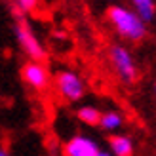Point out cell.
<instances>
[{
	"label": "cell",
	"instance_id": "1",
	"mask_svg": "<svg viewBox=\"0 0 156 156\" xmlns=\"http://www.w3.org/2000/svg\"><path fill=\"white\" fill-rule=\"evenodd\" d=\"M107 17L114 25V29L131 42H139L147 34L145 21L139 17V13H133L124 6H111L107 10Z\"/></svg>",
	"mask_w": 156,
	"mask_h": 156
},
{
	"label": "cell",
	"instance_id": "2",
	"mask_svg": "<svg viewBox=\"0 0 156 156\" xmlns=\"http://www.w3.org/2000/svg\"><path fill=\"white\" fill-rule=\"evenodd\" d=\"M111 63L114 67V71L118 73V76L122 78L126 84H133L137 80V67H135V61L131 57V53L122 48V46H112L111 51Z\"/></svg>",
	"mask_w": 156,
	"mask_h": 156
},
{
	"label": "cell",
	"instance_id": "3",
	"mask_svg": "<svg viewBox=\"0 0 156 156\" xmlns=\"http://www.w3.org/2000/svg\"><path fill=\"white\" fill-rule=\"evenodd\" d=\"M15 34H17L19 46L23 48V51L30 57V61H36V63H42L46 59V51L42 48V44L38 42V38L34 36V33L30 30V27L27 25V21L23 19L15 25Z\"/></svg>",
	"mask_w": 156,
	"mask_h": 156
},
{
	"label": "cell",
	"instance_id": "4",
	"mask_svg": "<svg viewBox=\"0 0 156 156\" xmlns=\"http://www.w3.org/2000/svg\"><path fill=\"white\" fill-rule=\"evenodd\" d=\"M57 91L61 97H65L67 101H78L84 95V84L80 80V76L71 73V71H61L55 78Z\"/></svg>",
	"mask_w": 156,
	"mask_h": 156
},
{
	"label": "cell",
	"instance_id": "5",
	"mask_svg": "<svg viewBox=\"0 0 156 156\" xmlns=\"http://www.w3.org/2000/svg\"><path fill=\"white\" fill-rule=\"evenodd\" d=\"M21 76L29 86H33L34 90H44L50 82V74L48 69L42 63H36V61H30L25 67L21 69Z\"/></svg>",
	"mask_w": 156,
	"mask_h": 156
},
{
	"label": "cell",
	"instance_id": "6",
	"mask_svg": "<svg viewBox=\"0 0 156 156\" xmlns=\"http://www.w3.org/2000/svg\"><path fill=\"white\" fill-rule=\"evenodd\" d=\"M97 152H99L97 145L93 143L91 139L82 137V135L73 137L65 147V154L67 156H97Z\"/></svg>",
	"mask_w": 156,
	"mask_h": 156
},
{
	"label": "cell",
	"instance_id": "7",
	"mask_svg": "<svg viewBox=\"0 0 156 156\" xmlns=\"http://www.w3.org/2000/svg\"><path fill=\"white\" fill-rule=\"evenodd\" d=\"M108 143H111V151L114 156H131L133 152V145L126 135H112Z\"/></svg>",
	"mask_w": 156,
	"mask_h": 156
},
{
	"label": "cell",
	"instance_id": "8",
	"mask_svg": "<svg viewBox=\"0 0 156 156\" xmlns=\"http://www.w3.org/2000/svg\"><path fill=\"white\" fill-rule=\"evenodd\" d=\"M101 118H103V114H101L95 107H82L80 111H78V120H82L84 124H90V126L101 124Z\"/></svg>",
	"mask_w": 156,
	"mask_h": 156
},
{
	"label": "cell",
	"instance_id": "9",
	"mask_svg": "<svg viewBox=\"0 0 156 156\" xmlns=\"http://www.w3.org/2000/svg\"><path fill=\"white\" fill-rule=\"evenodd\" d=\"M131 2L135 4L139 17H141L145 23H147V21H151V19L154 17V12H156V8H154V0H131Z\"/></svg>",
	"mask_w": 156,
	"mask_h": 156
},
{
	"label": "cell",
	"instance_id": "10",
	"mask_svg": "<svg viewBox=\"0 0 156 156\" xmlns=\"http://www.w3.org/2000/svg\"><path fill=\"white\" fill-rule=\"evenodd\" d=\"M120 124H122V116L118 112H112V111H108L103 114V118H101V124L99 126L103 128V129H116V128H120Z\"/></svg>",
	"mask_w": 156,
	"mask_h": 156
},
{
	"label": "cell",
	"instance_id": "11",
	"mask_svg": "<svg viewBox=\"0 0 156 156\" xmlns=\"http://www.w3.org/2000/svg\"><path fill=\"white\" fill-rule=\"evenodd\" d=\"M15 4L21 12H33L36 8V0H15Z\"/></svg>",
	"mask_w": 156,
	"mask_h": 156
},
{
	"label": "cell",
	"instance_id": "12",
	"mask_svg": "<svg viewBox=\"0 0 156 156\" xmlns=\"http://www.w3.org/2000/svg\"><path fill=\"white\" fill-rule=\"evenodd\" d=\"M97 156H112V154H108V152H105V151H99Z\"/></svg>",
	"mask_w": 156,
	"mask_h": 156
},
{
	"label": "cell",
	"instance_id": "13",
	"mask_svg": "<svg viewBox=\"0 0 156 156\" xmlns=\"http://www.w3.org/2000/svg\"><path fill=\"white\" fill-rule=\"evenodd\" d=\"M0 156H8V152H6L4 149H0Z\"/></svg>",
	"mask_w": 156,
	"mask_h": 156
},
{
	"label": "cell",
	"instance_id": "14",
	"mask_svg": "<svg viewBox=\"0 0 156 156\" xmlns=\"http://www.w3.org/2000/svg\"><path fill=\"white\" fill-rule=\"evenodd\" d=\"M154 93H156V84H154Z\"/></svg>",
	"mask_w": 156,
	"mask_h": 156
}]
</instances>
